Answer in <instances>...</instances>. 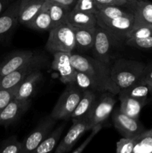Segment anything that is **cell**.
Returning <instances> with one entry per match:
<instances>
[{"label": "cell", "instance_id": "cell-1", "mask_svg": "<svg viewBox=\"0 0 152 153\" xmlns=\"http://www.w3.org/2000/svg\"><path fill=\"white\" fill-rule=\"evenodd\" d=\"M71 60L74 68L82 72L92 79L97 86L98 92H110L117 95L119 88L113 81L110 67L95 58L79 54H71Z\"/></svg>", "mask_w": 152, "mask_h": 153}, {"label": "cell", "instance_id": "cell-2", "mask_svg": "<svg viewBox=\"0 0 152 153\" xmlns=\"http://www.w3.org/2000/svg\"><path fill=\"white\" fill-rule=\"evenodd\" d=\"M146 65L140 61L119 58L110 67L111 78L119 90H124L137 83L142 78Z\"/></svg>", "mask_w": 152, "mask_h": 153}, {"label": "cell", "instance_id": "cell-3", "mask_svg": "<svg viewBox=\"0 0 152 153\" xmlns=\"http://www.w3.org/2000/svg\"><path fill=\"white\" fill-rule=\"evenodd\" d=\"M46 47L52 54L72 52L75 49V37L72 26L66 22L52 28L49 31Z\"/></svg>", "mask_w": 152, "mask_h": 153}, {"label": "cell", "instance_id": "cell-4", "mask_svg": "<svg viewBox=\"0 0 152 153\" xmlns=\"http://www.w3.org/2000/svg\"><path fill=\"white\" fill-rule=\"evenodd\" d=\"M83 91L75 85H67L66 88L59 97L50 116L55 120H68L77 107Z\"/></svg>", "mask_w": 152, "mask_h": 153}, {"label": "cell", "instance_id": "cell-5", "mask_svg": "<svg viewBox=\"0 0 152 153\" xmlns=\"http://www.w3.org/2000/svg\"><path fill=\"white\" fill-rule=\"evenodd\" d=\"M119 40L107 30L97 24L92 51L94 58L107 65H110L111 52Z\"/></svg>", "mask_w": 152, "mask_h": 153}, {"label": "cell", "instance_id": "cell-6", "mask_svg": "<svg viewBox=\"0 0 152 153\" xmlns=\"http://www.w3.org/2000/svg\"><path fill=\"white\" fill-rule=\"evenodd\" d=\"M56 122L50 114L43 118L22 142L20 153L32 152L52 132Z\"/></svg>", "mask_w": 152, "mask_h": 153}, {"label": "cell", "instance_id": "cell-7", "mask_svg": "<svg viewBox=\"0 0 152 153\" xmlns=\"http://www.w3.org/2000/svg\"><path fill=\"white\" fill-rule=\"evenodd\" d=\"M114 96L112 93L103 92L101 97L95 100L87 117L93 128L96 126H102L110 116L116 103Z\"/></svg>", "mask_w": 152, "mask_h": 153}, {"label": "cell", "instance_id": "cell-8", "mask_svg": "<svg viewBox=\"0 0 152 153\" xmlns=\"http://www.w3.org/2000/svg\"><path fill=\"white\" fill-rule=\"evenodd\" d=\"M93 128L87 117L73 120L72 125L57 146L55 153H66L69 152L79 139L86 131Z\"/></svg>", "mask_w": 152, "mask_h": 153}, {"label": "cell", "instance_id": "cell-9", "mask_svg": "<svg viewBox=\"0 0 152 153\" xmlns=\"http://www.w3.org/2000/svg\"><path fill=\"white\" fill-rule=\"evenodd\" d=\"M43 58L37 55L31 62L24 67L6 75H0V91L13 88L19 85L34 70L43 65Z\"/></svg>", "mask_w": 152, "mask_h": 153}, {"label": "cell", "instance_id": "cell-10", "mask_svg": "<svg viewBox=\"0 0 152 153\" xmlns=\"http://www.w3.org/2000/svg\"><path fill=\"white\" fill-rule=\"evenodd\" d=\"M112 120L116 129L123 137H135L145 131L142 125L139 122V120L131 117L119 109L113 112Z\"/></svg>", "mask_w": 152, "mask_h": 153}, {"label": "cell", "instance_id": "cell-11", "mask_svg": "<svg viewBox=\"0 0 152 153\" xmlns=\"http://www.w3.org/2000/svg\"><path fill=\"white\" fill-rule=\"evenodd\" d=\"M97 21L98 25L111 33L118 40H126L134 25V18L132 13L115 19H97Z\"/></svg>", "mask_w": 152, "mask_h": 153}, {"label": "cell", "instance_id": "cell-12", "mask_svg": "<svg viewBox=\"0 0 152 153\" xmlns=\"http://www.w3.org/2000/svg\"><path fill=\"white\" fill-rule=\"evenodd\" d=\"M72 52L53 53L52 70L59 74L60 80L65 85L75 84L77 70L74 68L71 60Z\"/></svg>", "mask_w": 152, "mask_h": 153}, {"label": "cell", "instance_id": "cell-13", "mask_svg": "<svg viewBox=\"0 0 152 153\" xmlns=\"http://www.w3.org/2000/svg\"><path fill=\"white\" fill-rule=\"evenodd\" d=\"M31 100L14 98L0 112V126L7 127L16 123L31 105Z\"/></svg>", "mask_w": 152, "mask_h": 153}, {"label": "cell", "instance_id": "cell-14", "mask_svg": "<svg viewBox=\"0 0 152 153\" xmlns=\"http://www.w3.org/2000/svg\"><path fill=\"white\" fill-rule=\"evenodd\" d=\"M125 6L134 15V28L152 25V2L146 0H127Z\"/></svg>", "mask_w": 152, "mask_h": 153}, {"label": "cell", "instance_id": "cell-15", "mask_svg": "<svg viewBox=\"0 0 152 153\" xmlns=\"http://www.w3.org/2000/svg\"><path fill=\"white\" fill-rule=\"evenodd\" d=\"M37 55L31 50H21L9 55L0 63V75H6L17 70L31 62Z\"/></svg>", "mask_w": 152, "mask_h": 153}, {"label": "cell", "instance_id": "cell-16", "mask_svg": "<svg viewBox=\"0 0 152 153\" xmlns=\"http://www.w3.org/2000/svg\"><path fill=\"white\" fill-rule=\"evenodd\" d=\"M19 0L12 3L1 15H0V42L8 35L15 28L19 22Z\"/></svg>", "mask_w": 152, "mask_h": 153}, {"label": "cell", "instance_id": "cell-17", "mask_svg": "<svg viewBox=\"0 0 152 153\" xmlns=\"http://www.w3.org/2000/svg\"><path fill=\"white\" fill-rule=\"evenodd\" d=\"M43 77L40 68L34 70L19 85L15 98L19 100H31L37 85Z\"/></svg>", "mask_w": 152, "mask_h": 153}, {"label": "cell", "instance_id": "cell-18", "mask_svg": "<svg viewBox=\"0 0 152 153\" xmlns=\"http://www.w3.org/2000/svg\"><path fill=\"white\" fill-rule=\"evenodd\" d=\"M47 0H19L18 22L26 26L41 10Z\"/></svg>", "mask_w": 152, "mask_h": 153}, {"label": "cell", "instance_id": "cell-19", "mask_svg": "<svg viewBox=\"0 0 152 153\" xmlns=\"http://www.w3.org/2000/svg\"><path fill=\"white\" fill-rule=\"evenodd\" d=\"M119 100L120 102L119 110L136 120H139L142 109L147 102L121 94H119Z\"/></svg>", "mask_w": 152, "mask_h": 153}, {"label": "cell", "instance_id": "cell-20", "mask_svg": "<svg viewBox=\"0 0 152 153\" xmlns=\"http://www.w3.org/2000/svg\"><path fill=\"white\" fill-rule=\"evenodd\" d=\"M75 37V48L81 51L92 49L95 37V28L72 27Z\"/></svg>", "mask_w": 152, "mask_h": 153}, {"label": "cell", "instance_id": "cell-21", "mask_svg": "<svg viewBox=\"0 0 152 153\" xmlns=\"http://www.w3.org/2000/svg\"><path fill=\"white\" fill-rule=\"evenodd\" d=\"M95 100H96V94L95 91H83V96L79 101L77 107L72 114L70 118L73 120H79L87 117L93 107Z\"/></svg>", "mask_w": 152, "mask_h": 153}, {"label": "cell", "instance_id": "cell-22", "mask_svg": "<svg viewBox=\"0 0 152 153\" xmlns=\"http://www.w3.org/2000/svg\"><path fill=\"white\" fill-rule=\"evenodd\" d=\"M67 22L72 27L79 28H95L98 21L94 13H84L72 9L67 16Z\"/></svg>", "mask_w": 152, "mask_h": 153}, {"label": "cell", "instance_id": "cell-23", "mask_svg": "<svg viewBox=\"0 0 152 153\" xmlns=\"http://www.w3.org/2000/svg\"><path fill=\"white\" fill-rule=\"evenodd\" d=\"M46 3L43 6L41 10L28 22L26 27L39 31H49L54 28L53 22L51 19L50 15H49L48 9L46 7Z\"/></svg>", "mask_w": 152, "mask_h": 153}, {"label": "cell", "instance_id": "cell-24", "mask_svg": "<svg viewBox=\"0 0 152 153\" xmlns=\"http://www.w3.org/2000/svg\"><path fill=\"white\" fill-rule=\"evenodd\" d=\"M66 124L62 123L55 129L52 130V132L47 137L34 149L31 153H51L56 149L61 135L65 128Z\"/></svg>", "mask_w": 152, "mask_h": 153}, {"label": "cell", "instance_id": "cell-25", "mask_svg": "<svg viewBox=\"0 0 152 153\" xmlns=\"http://www.w3.org/2000/svg\"><path fill=\"white\" fill-rule=\"evenodd\" d=\"M51 19L53 22L54 28L67 22V16L71 9L61 4L48 1L46 3Z\"/></svg>", "mask_w": 152, "mask_h": 153}, {"label": "cell", "instance_id": "cell-26", "mask_svg": "<svg viewBox=\"0 0 152 153\" xmlns=\"http://www.w3.org/2000/svg\"><path fill=\"white\" fill-rule=\"evenodd\" d=\"M151 91L152 90L151 89L150 87L140 79L137 83L133 85L132 86L126 89L121 90L119 94L129 96V97L138 99V100L147 101L148 97Z\"/></svg>", "mask_w": 152, "mask_h": 153}, {"label": "cell", "instance_id": "cell-27", "mask_svg": "<svg viewBox=\"0 0 152 153\" xmlns=\"http://www.w3.org/2000/svg\"><path fill=\"white\" fill-rule=\"evenodd\" d=\"M122 6L105 5L98 7V10L96 13L97 19H110L121 16H127L131 13L128 9L122 8Z\"/></svg>", "mask_w": 152, "mask_h": 153}, {"label": "cell", "instance_id": "cell-28", "mask_svg": "<svg viewBox=\"0 0 152 153\" xmlns=\"http://www.w3.org/2000/svg\"><path fill=\"white\" fill-rule=\"evenodd\" d=\"M133 153H152V136L148 130L136 137Z\"/></svg>", "mask_w": 152, "mask_h": 153}, {"label": "cell", "instance_id": "cell-29", "mask_svg": "<svg viewBox=\"0 0 152 153\" xmlns=\"http://www.w3.org/2000/svg\"><path fill=\"white\" fill-rule=\"evenodd\" d=\"M74 85L80 88L82 91H93L95 92L98 91L97 86L92 80V79L82 72L77 71Z\"/></svg>", "mask_w": 152, "mask_h": 153}, {"label": "cell", "instance_id": "cell-30", "mask_svg": "<svg viewBox=\"0 0 152 153\" xmlns=\"http://www.w3.org/2000/svg\"><path fill=\"white\" fill-rule=\"evenodd\" d=\"M22 142L16 136H11L3 141L0 146V153H20Z\"/></svg>", "mask_w": 152, "mask_h": 153}, {"label": "cell", "instance_id": "cell-31", "mask_svg": "<svg viewBox=\"0 0 152 153\" xmlns=\"http://www.w3.org/2000/svg\"><path fill=\"white\" fill-rule=\"evenodd\" d=\"M73 9L84 13L95 14L98 10V5L94 0H77Z\"/></svg>", "mask_w": 152, "mask_h": 153}, {"label": "cell", "instance_id": "cell-32", "mask_svg": "<svg viewBox=\"0 0 152 153\" xmlns=\"http://www.w3.org/2000/svg\"><path fill=\"white\" fill-rule=\"evenodd\" d=\"M126 43L131 47L141 49H152V36L145 38H128Z\"/></svg>", "mask_w": 152, "mask_h": 153}, {"label": "cell", "instance_id": "cell-33", "mask_svg": "<svg viewBox=\"0 0 152 153\" xmlns=\"http://www.w3.org/2000/svg\"><path fill=\"white\" fill-rule=\"evenodd\" d=\"M136 137L131 138L122 137L116 143V153H133Z\"/></svg>", "mask_w": 152, "mask_h": 153}, {"label": "cell", "instance_id": "cell-34", "mask_svg": "<svg viewBox=\"0 0 152 153\" xmlns=\"http://www.w3.org/2000/svg\"><path fill=\"white\" fill-rule=\"evenodd\" d=\"M18 87L19 85L13 88H10V89L0 91V112L7 105V104L13 99L15 98Z\"/></svg>", "mask_w": 152, "mask_h": 153}, {"label": "cell", "instance_id": "cell-35", "mask_svg": "<svg viewBox=\"0 0 152 153\" xmlns=\"http://www.w3.org/2000/svg\"><path fill=\"white\" fill-rule=\"evenodd\" d=\"M152 36V25H144V26L133 28L131 32L128 34V38H145Z\"/></svg>", "mask_w": 152, "mask_h": 153}, {"label": "cell", "instance_id": "cell-36", "mask_svg": "<svg viewBox=\"0 0 152 153\" xmlns=\"http://www.w3.org/2000/svg\"><path fill=\"white\" fill-rule=\"evenodd\" d=\"M101 128H102V126H96L94 127V128L91 130V132H90V134H89V135L88 136L86 139H85L84 141H83V143H82L81 144H80V146L77 148V149H75V150L73 151L72 153H82L83 152V150L86 149V146H87L89 144V143L92 141V140L94 138V137H95V136L96 135L98 132H99L100 130L101 129Z\"/></svg>", "mask_w": 152, "mask_h": 153}, {"label": "cell", "instance_id": "cell-37", "mask_svg": "<svg viewBox=\"0 0 152 153\" xmlns=\"http://www.w3.org/2000/svg\"><path fill=\"white\" fill-rule=\"evenodd\" d=\"M98 7L105 5H117L125 6L127 0H94Z\"/></svg>", "mask_w": 152, "mask_h": 153}, {"label": "cell", "instance_id": "cell-38", "mask_svg": "<svg viewBox=\"0 0 152 153\" xmlns=\"http://www.w3.org/2000/svg\"><path fill=\"white\" fill-rule=\"evenodd\" d=\"M141 79L143 82H145L152 90V64H151L148 67L146 66Z\"/></svg>", "mask_w": 152, "mask_h": 153}, {"label": "cell", "instance_id": "cell-39", "mask_svg": "<svg viewBox=\"0 0 152 153\" xmlns=\"http://www.w3.org/2000/svg\"><path fill=\"white\" fill-rule=\"evenodd\" d=\"M52 2L57 3V4H61L66 7H68L69 9H73L74 6L75 5L77 0H48Z\"/></svg>", "mask_w": 152, "mask_h": 153}, {"label": "cell", "instance_id": "cell-40", "mask_svg": "<svg viewBox=\"0 0 152 153\" xmlns=\"http://www.w3.org/2000/svg\"><path fill=\"white\" fill-rule=\"evenodd\" d=\"M12 0H0V15L12 4Z\"/></svg>", "mask_w": 152, "mask_h": 153}, {"label": "cell", "instance_id": "cell-41", "mask_svg": "<svg viewBox=\"0 0 152 153\" xmlns=\"http://www.w3.org/2000/svg\"><path fill=\"white\" fill-rule=\"evenodd\" d=\"M148 131L149 134H150L152 136V128H151V129H150V130H148Z\"/></svg>", "mask_w": 152, "mask_h": 153}]
</instances>
